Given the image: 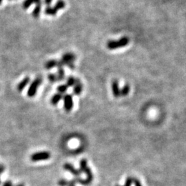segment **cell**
I'll return each mask as SVG.
<instances>
[{
    "mask_svg": "<svg viewBox=\"0 0 186 186\" xmlns=\"http://www.w3.org/2000/svg\"><path fill=\"white\" fill-rule=\"evenodd\" d=\"M76 59V55L72 53H66L62 55L60 61H58V64L57 67H64V66H68L71 70L75 68L74 61Z\"/></svg>",
    "mask_w": 186,
    "mask_h": 186,
    "instance_id": "obj_1",
    "label": "cell"
},
{
    "mask_svg": "<svg viewBox=\"0 0 186 186\" xmlns=\"http://www.w3.org/2000/svg\"><path fill=\"white\" fill-rule=\"evenodd\" d=\"M43 81V79L41 77H37L33 80V81L30 84V85L28 88V91H27V95L28 97H34L36 95V94L37 93V90L40 85L42 84Z\"/></svg>",
    "mask_w": 186,
    "mask_h": 186,
    "instance_id": "obj_2",
    "label": "cell"
},
{
    "mask_svg": "<svg viewBox=\"0 0 186 186\" xmlns=\"http://www.w3.org/2000/svg\"><path fill=\"white\" fill-rule=\"evenodd\" d=\"M129 43V39L127 37H124L117 41H109L106 44V46L110 50H115L120 48L126 46Z\"/></svg>",
    "mask_w": 186,
    "mask_h": 186,
    "instance_id": "obj_3",
    "label": "cell"
},
{
    "mask_svg": "<svg viewBox=\"0 0 186 186\" xmlns=\"http://www.w3.org/2000/svg\"><path fill=\"white\" fill-rule=\"evenodd\" d=\"M84 172H85L86 176H87V178H86V179H81V178L77 177V178H75V180H76L77 183L81 184L82 185H84V186L89 185L90 184H91L93 181V172H92L91 168H90L88 166L87 168H86V169Z\"/></svg>",
    "mask_w": 186,
    "mask_h": 186,
    "instance_id": "obj_4",
    "label": "cell"
},
{
    "mask_svg": "<svg viewBox=\"0 0 186 186\" xmlns=\"http://www.w3.org/2000/svg\"><path fill=\"white\" fill-rule=\"evenodd\" d=\"M51 154L48 151H41L32 154L30 156V160L33 162L40 161L48 160L51 158Z\"/></svg>",
    "mask_w": 186,
    "mask_h": 186,
    "instance_id": "obj_5",
    "label": "cell"
},
{
    "mask_svg": "<svg viewBox=\"0 0 186 186\" xmlns=\"http://www.w3.org/2000/svg\"><path fill=\"white\" fill-rule=\"evenodd\" d=\"M64 99V108L67 112H70L73 108V97L70 94H66L63 97Z\"/></svg>",
    "mask_w": 186,
    "mask_h": 186,
    "instance_id": "obj_6",
    "label": "cell"
},
{
    "mask_svg": "<svg viewBox=\"0 0 186 186\" xmlns=\"http://www.w3.org/2000/svg\"><path fill=\"white\" fill-rule=\"evenodd\" d=\"M63 168H64V169L65 170H66V171L70 172V173H71L72 175H74V176H77V177L79 176L81 174V172H80L79 170L76 169V168H74V167L72 166V164H69V163H66V164H64Z\"/></svg>",
    "mask_w": 186,
    "mask_h": 186,
    "instance_id": "obj_7",
    "label": "cell"
},
{
    "mask_svg": "<svg viewBox=\"0 0 186 186\" xmlns=\"http://www.w3.org/2000/svg\"><path fill=\"white\" fill-rule=\"evenodd\" d=\"M30 81V79L29 77H26L23 79L22 81L18 84V85H17V91L20 92V93L22 92L23 90H24V88L28 86V84H29Z\"/></svg>",
    "mask_w": 186,
    "mask_h": 186,
    "instance_id": "obj_8",
    "label": "cell"
},
{
    "mask_svg": "<svg viewBox=\"0 0 186 186\" xmlns=\"http://www.w3.org/2000/svg\"><path fill=\"white\" fill-rule=\"evenodd\" d=\"M82 91H83V84H82L81 81H80V79H77V83L73 86V94L74 95L79 96L81 95Z\"/></svg>",
    "mask_w": 186,
    "mask_h": 186,
    "instance_id": "obj_9",
    "label": "cell"
},
{
    "mask_svg": "<svg viewBox=\"0 0 186 186\" xmlns=\"http://www.w3.org/2000/svg\"><path fill=\"white\" fill-rule=\"evenodd\" d=\"M112 91L113 95H114L115 97H119V96H121V94H120L121 90L119 89V83L117 80L114 79V81H112Z\"/></svg>",
    "mask_w": 186,
    "mask_h": 186,
    "instance_id": "obj_10",
    "label": "cell"
},
{
    "mask_svg": "<svg viewBox=\"0 0 186 186\" xmlns=\"http://www.w3.org/2000/svg\"><path fill=\"white\" fill-rule=\"evenodd\" d=\"M63 98V95L61 94L56 93L55 94L51 99V103L53 105H57Z\"/></svg>",
    "mask_w": 186,
    "mask_h": 186,
    "instance_id": "obj_11",
    "label": "cell"
},
{
    "mask_svg": "<svg viewBox=\"0 0 186 186\" xmlns=\"http://www.w3.org/2000/svg\"><path fill=\"white\" fill-rule=\"evenodd\" d=\"M57 64H58V61H57L56 59H51V60L46 62L44 67L46 70H51L52 68L57 67Z\"/></svg>",
    "mask_w": 186,
    "mask_h": 186,
    "instance_id": "obj_12",
    "label": "cell"
},
{
    "mask_svg": "<svg viewBox=\"0 0 186 186\" xmlns=\"http://www.w3.org/2000/svg\"><path fill=\"white\" fill-rule=\"evenodd\" d=\"M57 79L58 81H62L65 79V70L64 67H57Z\"/></svg>",
    "mask_w": 186,
    "mask_h": 186,
    "instance_id": "obj_13",
    "label": "cell"
},
{
    "mask_svg": "<svg viewBox=\"0 0 186 186\" xmlns=\"http://www.w3.org/2000/svg\"><path fill=\"white\" fill-rule=\"evenodd\" d=\"M41 6H42V4L41 2H39L35 4V7H34V10L32 11V16L35 18H37L40 15V13H41Z\"/></svg>",
    "mask_w": 186,
    "mask_h": 186,
    "instance_id": "obj_14",
    "label": "cell"
},
{
    "mask_svg": "<svg viewBox=\"0 0 186 186\" xmlns=\"http://www.w3.org/2000/svg\"><path fill=\"white\" fill-rule=\"evenodd\" d=\"M39 2H41V0H25L24 3H23V8L26 10L33 4H37Z\"/></svg>",
    "mask_w": 186,
    "mask_h": 186,
    "instance_id": "obj_15",
    "label": "cell"
},
{
    "mask_svg": "<svg viewBox=\"0 0 186 186\" xmlns=\"http://www.w3.org/2000/svg\"><path fill=\"white\" fill-rule=\"evenodd\" d=\"M44 13H45L46 15H51V16H55V15L57 14V11H56V9L54 7H52L50 6H47L45 8V11H44Z\"/></svg>",
    "mask_w": 186,
    "mask_h": 186,
    "instance_id": "obj_16",
    "label": "cell"
},
{
    "mask_svg": "<svg viewBox=\"0 0 186 186\" xmlns=\"http://www.w3.org/2000/svg\"><path fill=\"white\" fill-rule=\"evenodd\" d=\"M65 6H66V2H65L64 0H58V1L55 3V4L53 7H54L56 9L57 12H58L59 10L64 9Z\"/></svg>",
    "mask_w": 186,
    "mask_h": 186,
    "instance_id": "obj_17",
    "label": "cell"
},
{
    "mask_svg": "<svg viewBox=\"0 0 186 186\" xmlns=\"http://www.w3.org/2000/svg\"><path fill=\"white\" fill-rule=\"evenodd\" d=\"M87 167H88L87 159H82L79 162V170L81 173H82V172H85V170Z\"/></svg>",
    "mask_w": 186,
    "mask_h": 186,
    "instance_id": "obj_18",
    "label": "cell"
},
{
    "mask_svg": "<svg viewBox=\"0 0 186 186\" xmlns=\"http://www.w3.org/2000/svg\"><path fill=\"white\" fill-rule=\"evenodd\" d=\"M77 78L74 77L72 76L68 77L66 80V86L68 87H73L77 83Z\"/></svg>",
    "mask_w": 186,
    "mask_h": 186,
    "instance_id": "obj_19",
    "label": "cell"
},
{
    "mask_svg": "<svg viewBox=\"0 0 186 186\" xmlns=\"http://www.w3.org/2000/svg\"><path fill=\"white\" fill-rule=\"evenodd\" d=\"M68 86H66V84H61V85H59L58 87L57 88V93L61 94H65L66 93L67 90H68Z\"/></svg>",
    "mask_w": 186,
    "mask_h": 186,
    "instance_id": "obj_20",
    "label": "cell"
},
{
    "mask_svg": "<svg viewBox=\"0 0 186 186\" xmlns=\"http://www.w3.org/2000/svg\"><path fill=\"white\" fill-rule=\"evenodd\" d=\"M130 91V86L128 85V84H126V85L124 86V88L121 90L120 91L121 95L124 96V97H125V96L128 95V94H129Z\"/></svg>",
    "mask_w": 186,
    "mask_h": 186,
    "instance_id": "obj_21",
    "label": "cell"
},
{
    "mask_svg": "<svg viewBox=\"0 0 186 186\" xmlns=\"http://www.w3.org/2000/svg\"><path fill=\"white\" fill-rule=\"evenodd\" d=\"M48 79L49 81L51 83H55V82L58 81L57 79V76L55 73H50L48 75Z\"/></svg>",
    "mask_w": 186,
    "mask_h": 186,
    "instance_id": "obj_22",
    "label": "cell"
},
{
    "mask_svg": "<svg viewBox=\"0 0 186 186\" xmlns=\"http://www.w3.org/2000/svg\"><path fill=\"white\" fill-rule=\"evenodd\" d=\"M59 186H69V181H67L66 179H61L57 182Z\"/></svg>",
    "mask_w": 186,
    "mask_h": 186,
    "instance_id": "obj_23",
    "label": "cell"
},
{
    "mask_svg": "<svg viewBox=\"0 0 186 186\" xmlns=\"http://www.w3.org/2000/svg\"><path fill=\"white\" fill-rule=\"evenodd\" d=\"M132 184V177H128L127 179H126L125 185H124V186H131ZM115 186H119V185H117Z\"/></svg>",
    "mask_w": 186,
    "mask_h": 186,
    "instance_id": "obj_24",
    "label": "cell"
},
{
    "mask_svg": "<svg viewBox=\"0 0 186 186\" xmlns=\"http://www.w3.org/2000/svg\"><path fill=\"white\" fill-rule=\"evenodd\" d=\"M132 183H134V184H135V186H142L141 181L137 179V178L132 177Z\"/></svg>",
    "mask_w": 186,
    "mask_h": 186,
    "instance_id": "obj_25",
    "label": "cell"
},
{
    "mask_svg": "<svg viewBox=\"0 0 186 186\" xmlns=\"http://www.w3.org/2000/svg\"><path fill=\"white\" fill-rule=\"evenodd\" d=\"M53 0H44V2L47 6H50L52 2H53Z\"/></svg>",
    "mask_w": 186,
    "mask_h": 186,
    "instance_id": "obj_26",
    "label": "cell"
},
{
    "mask_svg": "<svg viewBox=\"0 0 186 186\" xmlns=\"http://www.w3.org/2000/svg\"><path fill=\"white\" fill-rule=\"evenodd\" d=\"M2 186H13V183L11 181H6L3 184Z\"/></svg>",
    "mask_w": 186,
    "mask_h": 186,
    "instance_id": "obj_27",
    "label": "cell"
},
{
    "mask_svg": "<svg viewBox=\"0 0 186 186\" xmlns=\"http://www.w3.org/2000/svg\"><path fill=\"white\" fill-rule=\"evenodd\" d=\"M4 170H5L4 166H3V165H0V175H1V174L4 172Z\"/></svg>",
    "mask_w": 186,
    "mask_h": 186,
    "instance_id": "obj_28",
    "label": "cell"
},
{
    "mask_svg": "<svg viewBox=\"0 0 186 186\" xmlns=\"http://www.w3.org/2000/svg\"><path fill=\"white\" fill-rule=\"evenodd\" d=\"M17 186H24V185L23 183H20V184H18V185H17Z\"/></svg>",
    "mask_w": 186,
    "mask_h": 186,
    "instance_id": "obj_29",
    "label": "cell"
},
{
    "mask_svg": "<svg viewBox=\"0 0 186 186\" xmlns=\"http://www.w3.org/2000/svg\"><path fill=\"white\" fill-rule=\"evenodd\" d=\"M2 1H3V0H0V5H1V3H2Z\"/></svg>",
    "mask_w": 186,
    "mask_h": 186,
    "instance_id": "obj_30",
    "label": "cell"
},
{
    "mask_svg": "<svg viewBox=\"0 0 186 186\" xmlns=\"http://www.w3.org/2000/svg\"><path fill=\"white\" fill-rule=\"evenodd\" d=\"M0 184H1V179H0Z\"/></svg>",
    "mask_w": 186,
    "mask_h": 186,
    "instance_id": "obj_31",
    "label": "cell"
},
{
    "mask_svg": "<svg viewBox=\"0 0 186 186\" xmlns=\"http://www.w3.org/2000/svg\"><path fill=\"white\" fill-rule=\"evenodd\" d=\"M72 186H75V185H72Z\"/></svg>",
    "mask_w": 186,
    "mask_h": 186,
    "instance_id": "obj_32",
    "label": "cell"
}]
</instances>
